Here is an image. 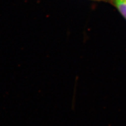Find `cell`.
<instances>
[{
    "label": "cell",
    "mask_w": 126,
    "mask_h": 126,
    "mask_svg": "<svg viewBox=\"0 0 126 126\" xmlns=\"http://www.w3.org/2000/svg\"><path fill=\"white\" fill-rule=\"evenodd\" d=\"M114 4L118 10L126 19V0H114Z\"/></svg>",
    "instance_id": "1"
}]
</instances>
